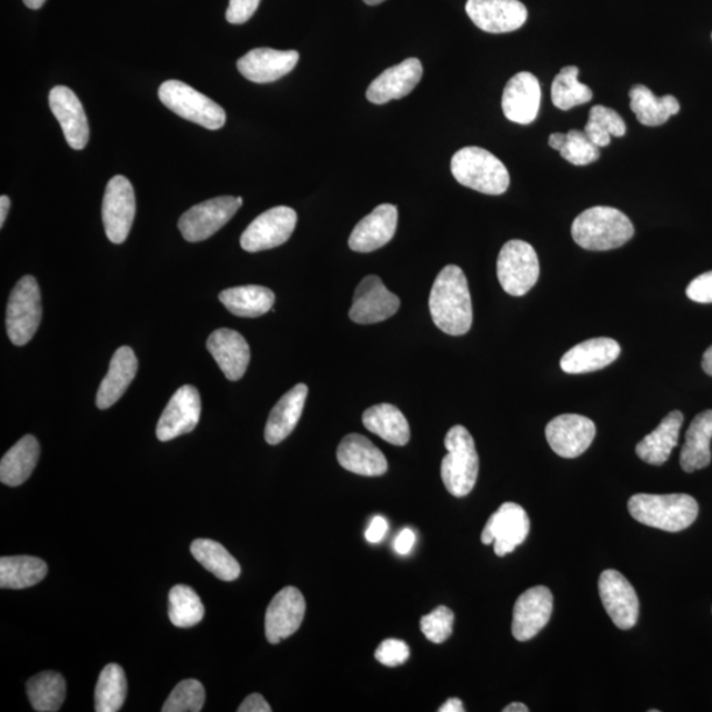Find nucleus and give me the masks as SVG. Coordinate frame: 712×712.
I'll list each match as a JSON object with an SVG mask.
<instances>
[{
  "label": "nucleus",
  "instance_id": "nucleus-1",
  "mask_svg": "<svg viewBox=\"0 0 712 712\" xmlns=\"http://www.w3.org/2000/svg\"><path fill=\"white\" fill-rule=\"evenodd\" d=\"M434 325L449 335L469 333L472 302L467 274L457 265H447L437 277L429 298Z\"/></svg>",
  "mask_w": 712,
  "mask_h": 712
},
{
  "label": "nucleus",
  "instance_id": "nucleus-2",
  "mask_svg": "<svg viewBox=\"0 0 712 712\" xmlns=\"http://www.w3.org/2000/svg\"><path fill=\"white\" fill-rule=\"evenodd\" d=\"M574 242L589 251H610L630 242L634 235L630 218L609 207L584 210L571 225Z\"/></svg>",
  "mask_w": 712,
  "mask_h": 712
},
{
  "label": "nucleus",
  "instance_id": "nucleus-3",
  "mask_svg": "<svg viewBox=\"0 0 712 712\" xmlns=\"http://www.w3.org/2000/svg\"><path fill=\"white\" fill-rule=\"evenodd\" d=\"M629 511L641 524L666 532H681L694 523L700 509L696 500L686 493H636L630 499Z\"/></svg>",
  "mask_w": 712,
  "mask_h": 712
},
{
  "label": "nucleus",
  "instance_id": "nucleus-4",
  "mask_svg": "<svg viewBox=\"0 0 712 712\" xmlns=\"http://www.w3.org/2000/svg\"><path fill=\"white\" fill-rule=\"evenodd\" d=\"M451 173L461 185L490 195L505 193L511 182L509 169L481 147H464L458 151L451 159Z\"/></svg>",
  "mask_w": 712,
  "mask_h": 712
},
{
  "label": "nucleus",
  "instance_id": "nucleus-5",
  "mask_svg": "<svg viewBox=\"0 0 712 712\" xmlns=\"http://www.w3.org/2000/svg\"><path fill=\"white\" fill-rule=\"evenodd\" d=\"M448 454L442 460L441 478L451 495L468 497L474 490L479 474L475 442L462 425L451 428L447 434Z\"/></svg>",
  "mask_w": 712,
  "mask_h": 712
},
{
  "label": "nucleus",
  "instance_id": "nucleus-6",
  "mask_svg": "<svg viewBox=\"0 0 712 712\" xmlns=\"http://www.w3.org/2000/svg\"><path fill=\"white\" fill-rule=\"evenodd\" d=\"M159 98L174 114L210 131L220 130L225 123V112L220 104L181 81L171 80L161 84Z\"/></svg>",
  "mask_w": 712,
  "mask_h": 712
},
{
  "label": "nucleus",
  "instance_id": "nucleus-7",
  "mask_svg": "<svg viewBox=\"0 0 712 712\" xmlns=\"http://www.w3.org/2000/svg\"><path fill=\"white\" fill-rule=\"evenodd\" d=\"M41 317V294L37 279L21 278L13 287L7 305L6 327L10 341L17 347H24L37 334Z\"/></svg>",
  "mask_w": 712,
  "mask_h": 712
},
{
  "label": "nucleus",
  "instance_id": "nucleus-8",
  "mask_svg": "<svg viewBox=\"0 0 712 712\" xmlns=\"http://www.w3.org/2000/svg\"><path fill=\"white\" fill-rule=\"evenodd\" d=\"M540 263L533 247L524 241L507 242L498 258V279L505 293L524 295L538 283Z\"/></svg>",
  "mask_w": 712,
  "mask_h": 712
},
{
  "label": "nucleus",
  "instance_id": "nucleus-9",
  "mask_svg": "<svg viewBox=\"0 0 712 712\" xmlns=\"http://www.w3.org/2000/svg\"><path fill=\"white\" fill-rule=\"evenodd\" d=\"M242 204L241 197L231 195L217 197L195 204L180 218L179 229L182 237L190 243L207 241L237 214Z\"/></svg>",
  "mask_w": 712,
  "mask_h": 712
},
{
  "label": "nucleus",
  "instance_id": "nucleus-10",
  "mask_svg": "<svg viewBox=\"0 0 712 712\" xmlns=\"http://www.w3.org/2000/svg\"><path fill=\"white\" fill-rule=\"evenodd\" d=\"M137 213L136 192L124 176L112 178L102 203V220L109 241L122 244L129 237Z\"/></svg>",
  "mask_w": 712,
  "mask_h": 712
},
{
  "label": "nucleus",
  "instance_id": "nucleus-11",
  "mask_svg": "<svg viewBox=\"0 0 712 712\" xmlns=\"http://www.w3.org/2000/svg\"><path fill=\"white\" fill-rule=\"evenodd\" d=\"M298 224V213L288 207H277L264 211L241 237L242 249L247 252H259L284 244L292 237Z\"/></svg>",
  "mask_w": 712,
  "mask_h": 712
},
{
  "label": "nucleus",
  "instance_id": "nucleus-12",
  "mask_svg": "<svg viewBox=\"0 0 712 712\" xmlns=\"http://www.w3.org/2000/svg\"><path fill=\"white\" fill-rule=\"evenodd\" d=\"M530 518L523 507L517 503H504L492 514L482 532L484 545L493 544L499 556L513 552L530 533Z\"/></svg>",
  "mask_w": 712,
  "mask_h": 712
},
{
  "label": "nucleus",
  "instance_id": "nucleus-13",
  "mask_svg": "<svg viewBox=\"0 0 712 712\" xmlns=\"http://www.w3.org/2000/svg\"><path fill=\"white\" fill-rule=\"evenodd\" d=\"M603 608L619 630L629 631L638 623L640 603L629 580L616 570H604L599 578Z\"/></svg>",
  "mask_w": 712,
  "mask_h": 712
},
{
  "label": "nucleus",
  "instance_id": "nucleus-14",
  "mask_svg": "<svg viewBox=\"0 0 712 712\" xmlns=\"http://www.w3.org/2000/svg\"><path fill=\"white\" fill-rule=\"evenodd\" d=\"M399 308L398 295L388 291L382 279L371 274L358 285L349 315L359 325H371L391 319Z\"/></svg>",
  "mask_w": 712,
  "mask_h": 712
},
{
  "label": "nucleus",
  "instance_id": "nucleus-15",
  "mask_svg": "<svg viewBox=\"0 0 712 712\" xmlns=\"http://www.w3.org/2000/svg\"><path fill=\"white\" fill-rule=\"evenodd\" d=\"M201 397L193 385L179 388L158 422L159 441L168 442L193 432L201 418Z\"/></svg>",
  "mask_w": 712,
  "mask_h": 712
},
{
  "label": "nucleus",
  "instance_id": "nucleus-16",
  "mask_svg": "<svg viewBox=\"0 0 712 712\" xmlns=\"http://www.w3.org/2000/svg\"><path fill=\"white\" fill-rule=\"evenodd\" d=\"M305 611V598L299 589L289 586L279 591L265 612L267 640L279 644L292 636L300 629Z\"/></svg>",
  "mask_w": 712,
  "mask_h": 712
},
{
  "label": "nucleus",
  "instance_id": "nucleus-17",
  "mask_svg": "<svg viewBox=\"0 0 712 712\" xmlns=\"http://www.w3.org/2000/svg\"><path fill=\"white\" fill-rule=\"evenodd\" d=\"M546 440L562 458H576L586 451L595 439L594 422L580 414H562L549 422Z\"/></svg>",
  "mask_w": 712,
  "mask_h": 712
},
{
  "label": "nucleus",
  "instance_id": "nucleus-18",
  "mask_svg": "<svg viewBox=\"0 0 712 712\" xmlns=\"http://www.w3.org/2000/svg\"><path fill=\"white\" fill-rule=\"evenodd\" d=\"M467 12L472 23L489 33L518 31L528 19L520 0H468Z\"/></svg>",
  "mask_w": 712,
  "mask_h": 712
},
{
  "label": "nucleus",
  "instance_id": "nucleus-19",
  "mask_svg": "<svg viewBox=\"0 0 712 712\" xmlns=\"http://www.w3.org/2000/svg\"><path fill=\"white\" fill-rule=\"evenodd\" d=\"M553 612V595L548 588L535 586L521 594L513 608L512 634L528 641L545 629Z\"/></svg>",
  "mask_w": 712,
  "mask_h": 712
},
{
  "label": "nucleus",
  "instance_id": "nucleus-20",
  "mask_svg": "<svg viewBox=\"0 0 712 712\" xmlns=\"http://www.w3.org/2000/svg\"><path fill=\"white\" fill-rule=\"evenodd\" d=\"M299 60L298 51L257 48L239 59L237 67L244 79L255 83H270L291 73Z\"/></svg>",
  "mask_w": 712,
  "mask_h": 712
},
{
  "label": "nucleus",
  "instance_id": "nucleus-21",
  "mask_svg": "<svg viewBox=\"0 0 712 712\" xmlns=\"http://www.w3.org/2000/svg\"><path fill=\"white\" fill-rule=\"evenodd\" d=\"M399 211L390 203L380 204L352 230L349 247L355 252H372L392 241L398 229Z\"/></svg>",
  "mask_w": 712,
  "mask_h": 712
},
{
  "label": "nucleus",
  "instance_id": "nucleus-22",
  "mask_svg": "<svg viewBox=\"0 0 712 712\" xmlns=\"http://www.w3.org/2000/svg\"><path fill=\"white\" fill-rule=\"evenodd\" d=\"M541 87L530 72L513 76L505 84L502 108L507 119L518 124H531L539 116Z\"/></svg>",
  "mask_w": 712,
  "mask_h": 712
},
{
  "label": "nucleus",
  "instance_id": "nucleus-23",
  "mask_svg": "<svg viewBox=\"0 0 712 712\" xmlns=\"http://www.w3.org/2000/svg\"><path fill=\"white\" fill-rule=\"evenodd\" d=\"M422 63L419 59H407L399 66L388 68L377 77L367 90V100L384 104L411 94L422 79Z\"/></svg>",
  "mask_w": 712,
  "mask_h": 712
},
{
  "label": "nucleus",
  "instance_id": "nucleus-24",
  "mask_svg": "<svg viewBox=\"0 0 712 712\" xmlns=\"http://www.w3.org/2000/svg\"><path fill=\"white\" fill-rule=\"evenodd\" d=\"M49 106L61 124L68 144L73 150H83L89 142L90 130L79 97L67 87H56L49 93Z\"/></svg>",
  "mask_w": 712,
  "mask_h": 712
},
{
  "label": "nucleus",
  "instance_id": "nucleus-25",
  "mask_svg": "<svg viewBox=\"0 0 712 712\" xmlns=\"http://www.w3.org/2000/svg\"><path fill=\"white\" fill-rule=\"evenodd\" d=\"M207 348L231 382L244 377L251 361L249 343L235 330L218 329L209 337Z\"/></svg>",
  "mask_w": 712,
  "mask_h": 712
},
{
  "label": "nucleus",
  "instance_id": "nucleus-26",
  "mask_svg": "<svg viewBox=\"0 0 712 712\" xmlns=\"http://www.w3.org/2000/svg\"><path fill=\"white\" fill-rule=\"evenodd\" d=\"M337 460L344 470L362 477H382L388 470L387 458L362 434L352 433L341 441Z\"/></svg>",
  "mask_w": 712,
  "mask_h": 712
},
{
  "label": "nucleus",
  "instance_id": "nucleus-27",
  "mask_svg": "<svg viewBox=\"0 0 712 712\" xmlns=\"http://www.w3.org/2000/svg\"><path fill=\"white\" fill-rule=\"evenodd\" d=\"M622 352L611 338H592L576 344L561 359V369L566 373H588L605 369L615 362Z\"/></svg>",
  "mask_w": 712,
  "mask_h": 712
},
{
  "label": "nucleus",
  "instance_id": "nucleus-28",
  "mask_svg": "<svg viewBox=\"0 0 712 712\" xmlns=\"http://www.w3.org/2000/svg\"><path fill=\"white\" fill-rule=\"evenodd\" d=\"M308 398V387L298 384L288 391L273 407L265 425V441L270 445H278L298 427L302 412H304Z\"/></svg>",
  "mask_w": 712,
  "mask_h": 712
},
{
  "label": "nucleus",
  "instance_id": "nucleus-29",
  "mask_svg": "<svg viewBox=\"0 0 712 712\" xmlns=\"http://www.w3.org/2000/svg\"><path fill=\"white\" fill-rule=\"evenodd\" d=\"M138 367L136 352L131 348H119L111 359L108 375L98 390L97 407L109 409L114 405L136 379Z\"/></svg>",
  "mask_w": 712,
  "mask_h": 712
},
{
  "label": "nucleus",
  "instance_id": "nucleus-30",
  "mask_svg": "<svg viewBox=\"0 0 712 712\" xmlns=\"http://www.w3.org/2000/svg\"><path fill=\"white\" fill-rule=\"evenodd\" d=\"M682 424L683 414L680 411L669 413L651 434L638 443L636 454L640 460L648 464H654V467L664 464L679 443Z\"/></svg>",
  "mask_w": 712,
  "mask_h": 712
},
{
  "label": "nucleus",
  "instance_id": "nucleus-31",
  "mask_svg": "<svg viewBox=\"0 0 712 712\" xmlns=\"http://www.w3.org/2000/svg\"><path fill=\"white\" fill-rule=\"evenodd\" d=\"M712 440V409L698 415L690 424L685 445L681 451V468L685 472H694L708 468L711 463L710 443Z\"/></svg>",
  "mask_w": 712,
  "mask_h": 712
},
{
  "label": "nucleus",
  "instance_id": "nucleus-32",
  "mask_svg": "<svg viewBox=\"0 0 712 712\" xmlns=\"http://www.w3.org/2000/svg\"><path fill=\"white\" fill-rule=\"evenodd\" d=\"M40 457L39 441L33 435H24L16 443L0 462V481L10 488H18L30 479Z\"/></svg>",
  "mask_w": 712,
  "mask_h": 712
},
{
  "label": "nucleus",
  "instance_id": "nucleus-33",
  "mask_svg": "<svg viewBox=\"0 0 712 712\" xmlns=\"http://www.w3.org/2000/svg\"><path fill=\"white\" fill-rule=\"evenodd\" d=\"M363 425L394 447H405L411 440V428L405 415L392 404H378L367 409Z\"/></svg>",
  "mask_w": 712,
  "mask_h": 712
},
{
  "label": "nucleus",
  "instance_id": "nucleus-34",
  "mask_svg": "<svg viewBox=\"0 0 712 712\" xmlns=\"http://www.w3.org/2000/svg\"><path fill=\"white\" fill-rule=\"evenodd\" d=\"M630 108L641 124L658 127L679 114L681 106L673 96L655 97L644 84H634L630 90Z\"/></svg>",
  "mask_w": 712,
  "mask_h": 712
},
{
  "label": "nucleus",
  "instance_id": "nucleus-35",
  "mask_svg": "<svg viewBox=\"0 0 712 712\" xmlns=\"http://www.w3.org/2000/svg\"><path fill=\"white\" fill-rule=\"evenodd\" d=\"M220 301L234 315L257 319L273 309L274 293L265 287L243 285L224 289Z\"/></svg>",
  "mask_w": 712,
  "mask_h": 712
},
{
  "label": "nucleus",
  "instance_id": "nucleus-36",
  "mask_svg": "<svg viewBox=\"0 0 712 712\" xmlns=\"http://www.w3.org/2000/svg\"><path fill=\"white\" fill-rule=\"evenodd\" d=\"M48 574L47 563L37 556L16 555L0 559V588L21 590L34 586Z\"/></svg>",
  "mask_w": 712,
  "mask_h": 712
},
{
  "label": "nucleus",
  "instance_id": "nucleus-37",
  "mask_svg": "<svg viewBox=\"0 0 712 712\" xmlns=\"http://www.w3.org/2000/svg\"><path fill=\"white\" fill-rule=\"evenodd\" d=\"M190 552L218 580L232 582L241 575V565L220 542L199 539L193 541Z\"/></svg>",
  "mask_w": 712,
  "mask_h": 712
},
{
  "label": "nucleus",
  "instance_id": "nucleus-38",
  "mask_svg": "<svg viewBox=\"0 0 712 712\" xmlns=\"http://www.w3.org/2000/svg\"><path fill=\"white\" fill-rule=\"evenodd\" d=\"M27 695L34 711H59L66 701L67 682L59 673L42 672L27 682Z\"/></svg>",
  "mask_w": 712,
  "mask_h": 712
},
{
  "label": "nucleus",
  "instance_id": "nucleus-39",
  "mask_svg": "<svg viewBox=\"0 0 712 712\" xmlns=\"http://www.w3.org/2000/svg\"><path fill=\"white\" fill-rule=\"evenodd\" d=\"M549 146L560 151L561 157L570 164L578 167L589 166L601 158V148L592 143L586 133L580 130L552 133Z\"/></svg>",
  "mask_w": 712,
  "mask_h": 712
},
{
  "label": "nucleus",
  "instance_id": "nucleus-40",
  "mask_svg": "<svg viewBox=\"0 0 712 712\" xmlns=\"http://www.w3.org/2000/svg\"><path fill=\"white\" fill-rule=\"evenodd\" d=\"M168 616L179 629H190L199 624L204 616L199 594L187 584L174 586L168 595Z\"/></svg>",
  "mask_w": 712,
  "mask_h": 712
},
{
  "label": "nucleus",
  "instance_id": "nucleus-41",
  "mask_svg": "<svg viewBox=\"0 0 712 712\" xmlns=\"http://www.w3.org/2000/svg\"><path fill=\"white\" fill-rule=\"evenodd\" d=\"M127 696L124 671L118 664H109L98 679L96 688V711L117 712L123 708Z\"/></svg>",
  "mask_w": 712,
  "mask_h": 712
},
{
  "label": "nucleus",
  "instance_id": "nucleus-42",
  "mask_svg": "<svg viewBox=\"0 0 712 712\" xmlns=\"http://www.w3.org/2000/svg\"><path fill=\"white\" fill-rule=\"evenodd\" d=\"M580 69L565 67L554 77L552 83V102L556 109L568 111L575 106L588 103L592 100V91L586 84L578 80Z\"/></svg>",
  "mask_w": 712,
  "mask_h": 712
},
{
  "label": "nucleus",
  "instance_id": "nucleus-43",
  "mask_svg": "<svg viewBox=\"0 0 712 712\" xmlns=\"http://www.w3.org/2000/svg\"><path fill=\"white\" fill-rule=\"evenodd\" d=\"M204 700H207V695H204V689L200 681H181L179 685L173 689L171 695L168 696L161 711L200 712L203 708Z\"/></svg>",
  "mask_w": 712,
  "mask_h": 712
},
{
  "label": "nucleus",
  "instance_id": "nucleus-44",
  "mask_svg": "<svg viewBox=\"0 0 712 712\" xmlns=\"http://www.w3.org/2000/svg\"><path fill=\"white\" fill-rule=\"evenodd\" d=\"M454 613L447 605H440L421 618L420 626L424 636L434 644H442L453 633Z\"/></svg>",
  "mask_w": 712,
  "mask_h": 712
},
{
  "label": "nucleus",
  "instance_id": "nucleus-45",
  "mask_svg": "<svg viewBox=\"0 0 712 712\" xmlns=\"http://www.w3.org/2000/svg\"><path fill=\"white\" fill-rule=\"evenodd\" d=\"M589 119L601 127L604 132L610 133L611 137L622 138L625 136V122L615 110L596 104L590 110Z\"/></svg>",
  "mask_w": 712,
  "mask_h": 712
},
{
  "label": "nucleus",
  "instance_id": "nucleus-46",
  "mask_svg": "<svg viewBox=\"0 0 712 712\" xmlns=\"http://www.w3.org/2000/svg\"><path fill=\"white\" fill-rule=\"evenodd\" d=\"M411 655L409 646L403 640L387 639L379 645L375 659L385 666L394 668L405 664Z\"/></svg>",
  "mask_w": 712,
  "mask_h": 712
},
{
  "label": "nucleus",
  "instance_id": "nucleus-47",
  "mask_svg": "<svg viewBox=\"0 0 712 712\" xmlns=\"http://www.w3.org/2000/svg\"><path fill=\"white\" fill-rule=\"evenodd\" d=\"M260 0H230L225 19L231 24H244L257 12Z\"/></svg>",
  "mask_w": 712,
  "mask_h": 712
},
{
  "label": "nucleus",
  "instance_id": "nucleus-48",
  "mask_svg": "<svg viewBox=\"0 0 712 712\" xmlns=\"http://www.w3.org/2000/svg\"><path fill=\"white\" fill-rule=\"evenodd\" d=\"M686 295L698 304H712V271L694 279L686 289Z\"/></svg>",
  "mask_w": 712,
  "mask_h": 712
},
{
  "label": "nucleus",
  "instance_id": "nucleus-49",
  "mask_svg": "<svg viewBox=\"0 0 712 712\" xmlns=\"http://www.w3.org/2000/svg\"><path fill=\"white\" fill-rule=\"evenodd\" d=\"M387 532L388 521L383 517H375L372 519L369 530L365 531V540L371 542V544H378V542L384 539Z\"/></svg>",
  "mask_w": 712,
  "mask_h": 712
},
{
  "label": "nucleus",
  "instance_id": "nucleus-50",
  "mask_svg": "<svg viewBox=\"0 0 712 712\" xmlns=\"http://www.w3.org/2000/svg\"><path fill=\"white\" fill-rule=\"evenodd\" d=\"M584 133H586L588 138L591 140L592 143H594L596 147L602 148V147H608L611 143V136L608 132H604L601 127H599L596 123L590 121L586 126H584Z\"/></svg>",
  "mask_w": 712,
  "mask_h": 712
},
{
  "label": "nucleus",
  "instance_id": "nucleus-51",
  "mask_svg": "<svg viewBox=\"0 0 712 712\" xmlns=\"http://www.w3.org/2000/svg\"><path fill=\"white\" fill-rule=\"evenodd\" d=\"M239 712H271L272 708L264 700L263 695L251 694L245 698L241 706L238 708Z\"/></svg>",
  "mask_w": 712,
  "mask_h": 712
},
{
  "label": "nucleus",
  "instance_id": "nucleus-52",
  "mask_svg": "<svg viewBox=\"0 0 712 712\" xmlns=\"http://www.w3.org/2000/svg\"><path fill=\"white\" fill-rule=\"evenodd\" d=\"M415 544V534L412 530H409V528H405V530L401 531L394 540V550H397V553L400 555H407L412 552V549Z\"/></svg>",
  "mask_w": 712,
  "mask_h": 712
},
{
  "label": "nucleus",
  "instance_id": "nucleus-53",
  "mask_svg": "<svg viewBox=\"0 0 712 712\" xmlns=\"http://www.w3.org/2000/svg\"><path fill=\"white\" fill-rule=\"evenodd\" d=\"M440 712H464L463 703L460 698H450L439 709Z\"/></svg>",
  "mask_w": 712,
  "mask_h": 712
},
{
  "label": "nucleus",
  "instance_id": "nucleus-54",
  "mask_svg": "<svg viewBox=\"0 0 712 712\" xmlns=\"http://www.w3.org/2000/svg\"><path fill=\"white\" fill-rule=\"evenodd\" d=\"M10 207H11V201L9 197L7 195L0 197V225H2V228L4 225L7 215H9Z\"/></svg>",
  "mask_w": 712,
  "mask_h": 712
},
{
  "label": "nucleus",
  "instance_id": "nucleus-55",
  "mask_svg": "<svg viewBox=\"0 0 712 712\" xmlns=\"http://www.w3.org/2000/svg\"><path fill=\"white\" fill-rule=\"evenodd\" d=\"M702 367L703 371L706 372L708 375L712 377V347L704 352Z\"/></svg>",
  "mask_w": 712,
  "mask_h": 712
},
{
  "label": "nucleus",
  "instance_id": "nucleus-56",
  "mask_svg": "<svg viewBox=\"0 0 712 712\" xmlns=\"http://www.w3.org/2000/svg\"><path fill=\"white\" fill-rule=\"evenodd\" d=\"M504 712H528L530 709L523 703H511L509 706L504 708Z\"/></svg>",
  "mask_w": 712,
  "mask_h": 712
},
{
  "label": "nucleus",
  "instance_id": "nucleus-57",
  "mask_svg": "<svg viewBox=\"0 0 712 712\" xmlns=\"http://www.w3.org/2000/svg\"><path fill=\"white\" fill-rule=\"evenodd\" d=\"M28 9L39 10L47 2V0H23Z\"/></svg>",
  "mask_w": 712,
  "mask_h": 712
},
{
  "label": "nucleus",
  "instance_id": "nucleus-58",
  "mask_svg": "<svg viewBox=\"0 0 712 712\" xmlns=\"http://www.w3.org/2000/svg\"><path fill=\"white\" fill-rule=\"evenodd\" d=\"M363 2L369 6H378L380 3H383L384 0H363Z\"/></svg>",
  "mask_w": 712,
  "mask_h": 712
}]
</instances>
